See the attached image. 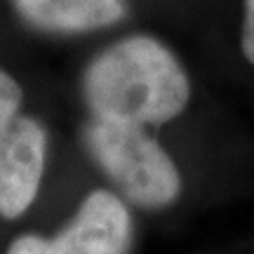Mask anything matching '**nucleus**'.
<instances>
[{"label": "nucleus", "instance_id": "nucleus-4", "mask_svg": "<svg viewBox=\"0 0 254 254\" xmlns=\"http://www.w3.org/2000/svg\"><path fill=\"white\" fill-rule=\"evenodd\" d=\"M132 238L129 212L113 193L92 190L78 214L52 240L21 236L7 254H127Z\"/></svg>", "mask_w": 254, "mask_h": 254}, {"label": "nucleus", "instance_id": "nucleus-2", "mask_svg": "<svg viewBox=\"0 0 254 254\" xmlns=\"http://www.w3.org/2000/svg\"><path fill=\"white\" fill-rule=\"evenodd\" d=\"M85 139L99 167L139 207H165L179 195L177 165L144 127L94 118L85 127Z\"/></svg>", "mask_w": 254, "mask_h": 254}, {"label": "nucleus", "instance_id": "nucleus-6", "mask_svg": "<svg viewBox=\"0 0 254 254\" xmlns=\"http://www.w3.org/2000/svg\"><path fill=\"white\" fill-rule=\"evenodd\" d=\"M243 33H240V47L250 64H254V0L243 2Z\"/></svg>", "mask_w": 254, "mask_h": 254}, {"label": "nucleus", "instance_id": "nucleus-5", "mask_svg": "<svg viewBox=\"0 0 254 254\" xmlns=\"http://www.w3.org/2000/svg\"><path fill=\"white\" fill-rule=\"evenodd\" d=\"M14 5L28 24L59 33L111 26L125 14V0H14Z\"/></svg>", "mask_w": 254, "mask_h": 254}, {"label": "nucleus", "instance_id": "nucleus-3", "mask_svg": "<svg viewBox=\"0 0 254 254\" xmlns=\"http://www.w3.org/2000/svg\"><path fill=\"white\" fill-rule=\"evenodd\" d=\"M19 109L21 87L0 68V214L5 219L26 212L45 170V127Z\"/></svg>", "mask_w": 254, "mask_h": 254}, {"label": "nucleus", "instance_id": "nucleus-1", "mask_svg": "<svg viewBox=\"0 0 254 254\" xmlns=\"http://www.w3.org/2000/svg\"><path fill=\"white\" fill-rule=\"evenodd\" d=\"M92 116L125 125H158L177 118L190 99L179 59L155 38L132 36L101 52L85 73Z\"/></svg>", "mask_w": 254, "mask_h": 254}]
</instances>
